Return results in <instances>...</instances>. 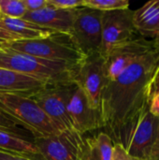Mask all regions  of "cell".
<instances>
[{
  "instance_id": "1",
  "label": "cell",
  "mask_w": 159,
  "mask_h": 160,
  "mask_svg": "<svg viewBox=\"0 0 159 160\" xmlns=\"http://www.w3.org/2000/svg\"><path fill=\"white\" fill-rule=\"evenodd\" d=\"M159 73V45L137 58L114 80L105 83L100 115L102 128L113 144L126 149L144 113L149 110Z\"/></svg>"
},
{
  "instance_id": "2",
  "label": "cell",
  "mask_w": 159,
  "mask_h": 160,
  "mask_svg": "<svg viewBox=\"0 0 159 160\" xmlns=\"http://www.w3.org/2000/svg\"><path fill=\"white\" fill-rule=\"evenodd\" d=\"M76 65L49 61L7 49H0V68L35 78L47 85L74 82Z\"/></svg>"
},
{
  "instance_id": "3",
  "label": "cell",
  "mask_w": 159,
  "mask_h": 160,
  "mask_svg": "<svg viewBox=\"0 0 159 160\" xmlns=\"http://www.w3.org/2000/svg\"><path fill=\"white\" fill-rule=\"evenodd\" d=\"M0 112L17 126L27 129L34 138L60 132L55 124L26 94L0 93Z\"/></svg>"
},
{
  "instance_id": "4",
  "label": "cell",
  "mask_w": 159,
  "mask_h": 160,
  "mask_svg": "<svg viewBox=\"0 0 159 160\" xmlns=\"http://www.w3.org/2000/svg\"><path fill=\"white\" fill-rule=\"evenodd\" d=\"M3 49L25 53L49 61L78 64L83 54L68 34L52 33L47 38L37 39L15 40Z\"/></svg>"
},
{
  "instance_id": "5",
  "label": "cell",
  "mask_w": 159,
  "mask_h": 160,
  "mask_svg": "<svg viewBox=\"0 0 159 160\" xmlns=\"http://www.w3.org/2000/svg\"><path fill=\"white\" fill-rule=\"evenodd\" d=\"M71 83L44 85L40 89L26 94L34 100L60 131L75 130L67 110Z\"/></svg>"
},
{
  "instance_id": "6",
  "label": "cell",
  "mask_w": 159,
  "mask_h": 160,
  "mask_svg": "<svg viewBox=\"0 0 159 160\" xmlns=\"http://www.w3.org/2000/svg\"><path fill=\"white\" fill-rule=\"evenodd\" d=\"M102 39L99 53L105 57L112 49L123 45L139 34L133 23V10L119 9L102 11Z\"/></svg>"
},
{
  "instance_id": "7",
  "label": "cell",
  "mask_w": 159,
  "mask_h": 160,
  "mask_svg": "<svg viewBox=\"0 0 159 160\" xmlns=\"http://www.w3.org/2000/svg\"><path fill=\"white\" fill-rule=\"evenodd\" d=\"M74 82L82 90L91 106L99 111L101 95L106 83L104 57L99 52L83 56L75 67Z\"/></svg>"
},
{
  "instance_id": "8",
  "label": "cell",
  "mask_w": 159,
  "mask_h": 160,
  "mask_svg": "<svg viewBox=\"0 0 159 160\" xmlns=\"http://www.w3.org/2000/svg\"><path fill=\"white\" fill-rule=\"evenodd\" d=\"M102 11L90 8H79L70 36L78 49L85 56L99 52L102 39Z\"/></svg>"
},
{
  "instance_id": "9",
  "label": "cell",
  "mask_w": 159,
  "mask_h": 160,
  "mask_svg": "<svg viewBox=\"0 0 159 160\" xmlns=\"http://www.w3.org/2000/svg\"><path fill=\"white\" fill-rule=\"evenodd\" d=\"M33 143L45 160H81L84 144L83 135L76 130L34 138Z\"/></svg>"
},
{
  "instance_id": "10",
  "label": "cell",
  "mask_w": 159,
  "mask_h": 160,
  "mask_svg": "<svg viewBox=\"0 0 159 160\" xmlns=\"http://www.w3.org/2000/svg\"><path fill=\"white\" fill-rule=\"evenodd\" d=\"M155 45L154 39H147L138 35L130 41L112 49L104 57L106 82L114 80L137 58L150 51Z\"/></svg>"
},
{
  "instance_id": "11",
  "label": "cell",
  "mask_w": 159,
  "mask_h": 160,
  "mask_svg": "<svg viewBox=\"0 0 159 160\" xmlns=\"http://www.w3.org/2000/svg\"><path fill=\"white\" fill-rule=\"evenodd\" d=\"M67 110L74 129L80 134L102 128L100 112L91 106L82 90L75 82L70 88Z\"/></svg>"
},
{
  "instance_id": "12",
  "label": "cell",
  "mask_w": 159,
  "mask_h": 160,
  "mask_svg": "<svg viewBox=\"0 0 159 160\" xmlns=\"http://www.w3.org/2000/svg\"><path fill=\"white\" fill-rule=\"evenodd\" d=\"M159 130V118L149 110L139 122L127 151L136 160H147L156 142Z\"/></svg>"
},
{
  "instance_id": "13",
  "label": "cell",
  "mask_w": 159,
  "mask_h": 160,
  "mask_svg": "<svg viewBox=\"0 0 159 160\" xmlns=\"http://www.w3.org/2000/svg\"><path fill=\"white\" fill-rule=\"evenodd\" d=\"M76 9H57L47 6L37 11L26 12L22 19L34 22L53 33L70 35L76 15Z\"/></svg>"
},
{
  "instance_id": "14",
  "label": "cell",
  "mask_w": 159,
  "mask_h": 160,
  "mask_svg": "<svg viewBox=\"0 0 159 160\" xmlns=\"http://www.w3.org/2000/svg\"><path fill=\"white\" fill-rule=\"evenodd\" d=\"M133 23L140 36L156 39L159 36V0L149 1L133 10Z\"/></svg>"
},
{
  "instance_id": "15",
  "label": "cell",
  "mask_w": 159,
  "mask_h": 160,
  "mask_svg": "<svg viewBox=\"0 0 159 160\" xmlns=\"http://www.w3.org/2000/svg\"><path fill=\"white\" fill-rule=\"evenodd\" d=\"M44 85L47 84L35 78L0 68V93L29 94Z\"/></svg>"
},
{
  "instance_id": "16",
  "label": "cell",
  "mask_w": 159,
  "mask_h": 160,
  "mask_svg": "<svg viewBox=\"0 0 159 160\" xmlns=\"http://www.w3.org/2000/svg\"><path fill=\"white\" fill-rule=\"evenodd\" d=\"M0 24L8 32L13 34L18 38V40L43 38L53 33L22 18L14 19L0 15Z\"/></svg>"
},
{
  "instance_id": "17",
  "label": "cell",
  "mask_w": 159,
  "mask_h": 160,
  "mask_svg": "<svg viewBox=\"0 0 159 160\" xmlns=\"http://www.w3.org/2000/svg\"><path fill=\"white\" fill-rule=\"evenodd\" d=\"M113 142L105 132L84 139L81 160H112Z\"/></svg>"
},
{
  "instance_id": "18",
  "label": "cell",
  "mask_w": 159,
  "mask_h": 160,
  "mask_svg": "<svg viewBox=\"0 0 159 160\" xmlns=\"http://www.w3.org/2000/svg\"><path fill=\"white\" fill-rule=\"evenodd\" d=\"M0 151L15 153L37 159L45 160L33 142L27 141L22 136L9 132L0 131Z\"/></svg>"
},
{
  "instance_id": "19",
  "label": "cell",
  "mask_w": 159,
  "mask_h": 160,
  "mask_svg": "<svg viewBox=\"0 0 159 160\" xmlns=\"http://www.w3.org/2000/svg\"><path fill=\"white\" fill-rule=\"evenodd\" d=\"M82 7L99 11H112L129 8L128 0H83Z\"/></svg>"
},
{
  "instance_id": "20",
  "label": "cell",
  "mask_w": 159,
  "mask_h": 160,
  "mask_svg": "<svg viewBox=\"0 0 159 160\" xmlns=\"http://www.w3.org/2000/svg\"><path fill=\"white\" fill-rule=\"evenodd\" d=\"M22 0H0V15L7 18H22L26 13Z\"/></svg>"
},
{
  "instance_id": "21",
  "label": "cell",
  "mask_w": 159,
  "mask_h": 160,
  "mask_svg": "<svg viewBox=\"0 0 159 160\" xmlns=\"http://www.w3.org/2000/svg\"><path fill=\"white\" fill-rule=\"evenodd\" d=\"M47 3L57 9H76L82 8L83 0H47Z\"/></svg>"
},
{
  "instance_id": "22",
  "label": "cell",
  "mask_w": 159,
  "mask_h": 160,
  "mask_svg": "<svg viewBox=\"0 0 159 160\" xmlns=\"http://www.w3.org/2000/svg\"><path fill=\"white\" fill-rule=\"evenodd\" d=\"M18 127L19 126H17L8 117H7L6 115H4L3 113L0 112V131L13 133V134L22 137V135L21 133V128Z\"/></svg>"
},
{
  "instance_id": "23",
  "label": "cell",
  "mask_w": 159,
  "mask_h": 160,
  "mask_svg": "<svg viewBox=\"0 0 159 160\" xmlns=\"http://www.w3.org/2000/svg\"><path fill=\"white\" fill-rule=\"evenodd\" d=\"M112 160H136L132 158L127 149L119 143L113 144V151H112Z\"/></svg>"
},
{
  "instance_id": "24",
  "label": "cell",
  "mask_w": 159,
  "mask_h": 160,
  "mask_svg": "<svg viewBox=\"0 0 159 160\" xmlns=\"http://www.w3.org/2000/svg\"><path fill=\"white\" fill-rule=\"evenodd\" d=\"M27 12H33L42 9L48 6L47 0H22Z\"/></svg>"
},
{
  "instance_id": "25",
  "label": "cell",
  "mask_w": 159,
  "mask_h": 160,
  "mask_svg": "<svg viewBox=\"0 0 159 160\" xmlns=\"http://www.w3.org/2000/svg\"><path fill=\"white\" fill-rule=\"evenodd\" d=\"M149 112L156 117L159 118V87L154 88L153 90L150 99Z\"/></svg>"
},
{
  "instance_id": "26",
  "label": "cell",
  "mask_w": 159,
  "mask_h": 160,
  "mask_svg": "<svg viewBox=\"0 0 159 160\" xmlns=\"http://www.w3.org/2000/svg\"><path fill=\"white\" fill-rule=\"evenodd\" d=\"M15 40H18V38L0 24V49H3L6 45Z\"/></svg>"
},
{
  "instance_id": "27",
  "label": "cell",
  "mask_w": 159,
  "mask_h": 160,
  "mask_svg": "<svg viewBox=\"0 0 159 160\" xmlns=\"http://www.w3.org/2000/svg\"><path fill=\"white\" fill-rule=\"evenodd\" d=\"M0 160H41V159H37V158H30V157L23 156V155H19V154H15V153L0 151Z\"/></svg>"
},
{
  "instance_id": "28",
  "label": "cell",
  "mask_w": 159,
  "mask_h": 160,
  "mask_svg": "<svg viewBox=\"0 0 159 160\" xmlns=\"http://www.w3.org/2000/svg\"><path fill=\"white\" fill-rule=\"evenodd\" d=\"M147 160H159V130L156 142L153 146V149L151 151V154Z\"/></svg>"
},
{
  "instance_id": "29",
  "label": "cell",
  "mask_w": 159,
  "mask_h": 160,
  "mask_svg": "<svg viewBox=\"0 0 159 160\" xmlns=\"http://www.w3.org/2000/svg\"><path fill=\"white\" fill-rule=\"evenodd\" d=\"M157 87H159V73L157 75V78L156 80V82H155V85H154V88H157ZM154 90V89H153Z\"/></svg>"
},
{
  "instance_id": "30",
  "label": "cell",
  "mask_w": 159,
  "mask_h": 160,
  "mask_svg": "<svg viewBox=\"0 0 159 160\" xmlns=\"http://www.w3.org/2000/svg\"><path fill=\"white\" fill-rule=\"evenodd\" d=\"M154 40H155V42H156L157 45H159V36L157 38H156V39H154Z\"/></svg>"
}]
</instances>
